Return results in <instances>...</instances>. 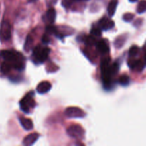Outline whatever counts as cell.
<instances>
[{
  "instance_id": "cell-1",
  "label": "cell",
  "mask_w": 146,
  "mask_h": 146,
  "mask_svg": "<svg viewBox=\"0 0 146 146\" xmlns=\"http://www.w3.org/2000/svg\"><path fill=\"white\" fill-rule=\"evenodd\" d=\"M0 55L5 61H9L12 66V68L17 71H22L25 67L24 56L18 51L13 50H3L0 51Z\"/></svg>"
},
{
  "instance_id": "cell-2",
  "label": "cell",
  "mask_w": 146,
  "mask_h": 146,
  "mask_svg": "<svg viewBox=\"0 0 146 146\" xmlns=\"http://www.w3.org/2000/svg\"><path fill=\"white\" fill-rule=\"evenodd\" d=\"M110 58H106L101 61V78H102L104 86L106 89L108 90L112 88V76L110 73Z\"/></svg>"
},
{
  "instance_id": "cell-3",
  "label": "cell",
  "mask_w": 146,
  "mask_h": 146,
  "mask_svg": "<svg viewBox=\"0 0 146 146\" xmlns=\"http://www.w3.org/2000/svg\"><path fill=\"white\" fill-rule=\"evenodd\" d=\"M33 61L36 64H41L46 61L50 54V48L38 45L33 49Z\"/></svg>"
},
{
  "instance_id": "cell-4",
  "label": "cell",
  "mask_w": 146,
  "mask_h": 146,
  "mask_svg": "<svg viewBox=\"0 0 146 146\" xmlns=\"http://www.w3.org/2000/svg\"><path fill=\"white\" fill-rule=\"evenodd\" d=\"M34 94V91H30L28 94H26L25 96L23 97L22 99L20 101V109L25 113H29L30 109L34 108V106H35L36 103L33 98Z\"/></svg>"
},
{
  "instance_id": "cell-5",
  "label": "cell",
  "mask_w": 146,
  "mask_h": 146,
  "mask_svg": "<svg viewBox=\"0 0 146 146\" xmlns=\"http://www.w3.org/2000/svg\"><path fill=\"white\" fill-rule=\"evenodd\" d=\"M11 36V27L10 23L7 20H3L0 26V40L7 41Z\"/></svg>"
},
{
  "instance_id": "cell-6",
  "label": "cell",
  "mask_w": 146,
  "mask_h": 146,
  "mask_svg": "<svg viewBox=\"0 0 146 146\" xmlns=\"http://www.w3.org/2000/svg\"><path fill=\"white\" fill-rule=\"evenodd\" d=\"M67 133L70 137L76 139H81L84 136V128L79 125H71L67 128Z\"/></svg>"
},
{
  "instance_id": "cell-7",
  "label": "cell",
  "mask_w": 146,
  "mask_h": 146,
  "mask_svg": "<svg viewBox=\"0 0 146 146\" xmlns=\"http://www.w3.org/2000/svg\"><path fill=\"white\" fill-rule=\"evenodd\" d=\"M65 115L70 118H84L86 113L78 107L71 106L65 110Z\"/></svg>"
},
{
  "instance_id": "cell-8",
  "label": "cell",
  "mask_w": 146,
  "mask_h": 146,
  "mask_svg": "<svg viewBox=\"0 0 146 146\" xmlns=\"http://www.w3.org/2000/svg\"><path fill=\"white\" fill-rule=\"evenodd\" d=\"M128 65L131 69L141 72L145 68V61L139 59H134L132 58L128 60Z\"/></svg>"
},
{
  "instance_id": "cell-9",
  "label": "cell",
  "mask_w": 146,
  "mask_h": 146,
  "mask_svg": "<svg viewBox=\"0 0 146 146\" xmlns=\"http://www.w3.org/2000/svg\"><path fill=\"white\" fill-rule=\"evenodd\" d=\"M115 26V23L113 20L107 18V17H103L102 19L98 21V27L104 31H108V30L113 29Z\"/></svg>"
},
{
  "instance_id": "cell-10",
  "label": "cell",
  "mask_w": 146,
  "mask_h": 146,
  "mask_svg": "<svg viewBox=\"0 0 146 146\" xmlns=\"http://www.w3.org/2000/svg\"><path fill=\"white\" fill-rule=\"evenodd\" d=\"M96 46L98 52L102 54H108L110 51V47L108 44V41L105 39H101L99 41H96Z\"/></svg>"
},
{
  "instance_id": "cell-11",
  "label": "cell",
  "mask_w": 146,
  "mask_h": 146,
  "mask_svg": "<svg viewBox=\"0 0 146 146\" xmlns=\"http://www.w3.org/2000/svg\"><path fill=\"white\" fill-rule=\"evenodd\" d=\"M51 86H52L50 82H48V81H42V82H41L37 86L36 91L40 94H46L47 92H48L51 90Z\"/></svg>"
},
{
  "instance_id": "cell-12",
  "label": "cell",
  "mask_w": 146,
  "mask_h": 146,
  "mask_svg": "<svg viewBox=\"0 0 146 146\" xmlns=\"http://www.w3.org/2000/svg\"><path fill=\"white\" fill-rule=\"evenodd\" d=\"M56 17V11L54 8H51L46 11V14L43 17V19L46 22H48V24H51L55 21Z\"/></svg>"
},
{
  "instance_id": "cell-13",
  "label": "cell",
  "mask_w": 146,
  "mask_h": 146,
  "mask_svg": "<svg viewBox=\"0 0 146 146\" xmlns=\"http://www.w3.org/2000/svg\"><path fill=\"white\" fill-rule=\"evenodd\" d=\"M38 138H39V135L36 133H33L29 134L23 140V145L27 146L33 145L38 139Z\"/></svg>"
},
{
  "instance_id": "cell-14",
  "label": "cell",
  "mask_w": 146,
  "mask_h": 146,
  "mask_svg": "<svg viewBox=\"0 0 146 146\" xmlns=\"http://www.w3.org/2000/svg\"><path fill=\"white\" fill-rule=\"evenodd\" d=\"M19 122L21 123V126L26 130V131H31L34 127L33 123L29 118H19Z\"/></svg>"
},
{
  "instance_id": "cell-15",
  "label": "cell",
  "mask_w": 146,
  "mask_h": 146,
  "mask_svg": "<svg viewBox=\"0 0 146 146\" xmlns=\"http://www.w3.org/2000/svg\"><path fill=\"white\" fill-rule=\"evenodd\" d=\"M118 0H111L108 6V14L110 17H113L116 11Z\"/></svg>"
},
{
  "instance_id": "cell-16",
  "label": "cell",
  "mask_w": 146,
  "mask_h": 146,
  "mask_svg": "<svg viewBox=\"0 0 146 146\" xmlns=\"http://www.w3.org/2000/svg\"><path fill=\"white\" fill-rule=\"evenodd\" d=\"M12 68V66L10 64L9 61H4L2 62V64H1V66H0V71H1V73L4 74H7L11 69Z\"/></svg>"
},
{
  "instance_id": "cell-17",
  "label": "cell",
  "mask_w": 146,
  "mask_h": 146,
  "mask_svg": "<svg viewBox=\"0 0 146 146\" xmlns=\"http://www.w3.org/2000/svg\"><path fill=\"white\" fill-rule=\"evenodd\" d=\"M127 39V36H125V35H121L120 36L117 37V38L115 39V43H114V45L116 48H120L124 45L125 41Z\"/></svg>"
},
{
  "instance_id": "cell-18",
  "label": "cell",
  "mask_w": 146,
  "mask_h": 146,
  "mask_svg": "<svg viewBox=\"0 0 146 146\" xmlns=\"http://www.w3.org/2000/svg\"><path fill=\"white\" fill-rule=\"evenodd\" d=\"M84 41L86 45L88 46H92L95 45L96 43V37L91 35V34L89 36H84Z\"/></svg>"
},
{
  "instance_id": "cell-19",
  "label": "cell",
  "mask_w": 146,
  "mask_h": 146,
  "mask_svg": "<svg viewBox=\"0 0 146 146\" xmlns=\"http://www.w3.org/2000/svg\"><path fill=\"white\" fill-rule=\"evenodd\" d=\"M32 45H33L32 37L31 36V35H28L27 36V38H26L25 43H24V51H27V52L29 51L31 49V48H32Z\"/></svg>"
},
{
  "instance_id": "cell-20",
  "label": "cell",
  "mask_w": 146,
  "mask_h": 146,
  "mask_svg": "<svg viewBox=\"0 0 146 146\" xmlns=\"http://www.w3.org/2000/svg\"><path fill=\"white\" fill-rule=\"evenodd\" d=\"M118 82L121 85L124 86H128L130 83V77L126 74H123V75L120 76L119 79H118Z\"/></svg>"
},
{
  "instance_id": "cell-21",
  "label": "cell",
  "mask_w": 146,
  "mask_h": 146,
  "mask_svg": "<svg viewBox=\"0 0 146 146\" xmlns=\"http://www.w3.org/2000/svg\"><path fill=\"white\" fill-rule=\"evenodd\" d=\"M119 68H120L119 64L117 62H115L113 63V64H111V65H110L109 70H110V73H111V76H113L115 75V74L118 72V71H119Z\"/></svg>"
},
{
  "instance_id": "cell-22",
  "label": "cell",
  "mask_w": 146,
  "mask_h": 146,
  "mask_svg": "<svg viewBox=\"0 0 146 146\" xmlns=\"http://www.w3.org/2000/svg\"><path fill=\"white\" fill-rule=\"evenodd\" d=\"M140 52V48L139 47L137 46H133L132 47H131L129 50V56L131 58H135V56L138 55Z\"/></svg>"
},
{
  "instance_id": "cell-23",
  "label": "cell",
  "mask_w": 146,
  "mask_h": 146,
  "mask_svg": "<svg viewBox=\"0 0 146 146\" xmlns=\"http://www.w3.org/2000/svg\"><path fill=\"white\" fill-rule=\"evenodd\" d=\"M146 9V2L145 0H141L138 4L137 7V12L138 14H143L145 11Z\"/></svg>"
},
{
  "instance_id": "cell-24",
  "label": "cell",
  "mask_w": 146,
  "mask_h": 146,
  "mask_svg": "<svg viewBox=\"0 0 146 146\" xmlns=\"http://www.w3.org/2000/svg\"><path fill=\"white\" fill-rule=\"evenodd\" d=\"M46 31L47 34H54V35H56V34L58 33V29L56 26L54 25H48L47 26L46 28Z\"/></svg>"
},
{
  "instance_id": "cell-25",
  "label": "cell",
  "mask_w": 146,
  "mask_h": 146,
  "mask_svg": "<svg viewBox=\"0 0 146 146\" xmlns=\"http://www.w3.org/2000/svg\"><path fill=\"white\" fill-rule=\"evenodd\" d=\"M91 34L95 37H100L102 35V31L99 27H94L91 30Z\"/></svg>"
},
{
  "instance_id": "cell-26",
  "label": "cell",
  "mask_w": 146,
  "mask_h": 146,
  "mask_svg": "<svg viewBox=\"0 0 146 146\" xmlns=\"http://www.w3.org/2000/svg\"><path fill=\"white\" fill-rule=\"evenodd\" d=\"M134 14H132V13H125V14L123 17V19L126 22H129V21H131L134 19Z\"/></svg>"
},
{
  "instance_id": "cell-27",
  "label": "cell",
  "mask_w": 146,
  "mask_h": 146,
  "mask_svg": "<svg viewBox=\"0 0 146 146\" xmlns=\"http://www.w3.org/2000/svg\"><path fill=\"white\" fill-rule=\"evenodd\" d=\"M74 1L73 0H62V2H61V4H62L63 7L66 9L70 8L71 7V5L73 4Z\"/></svg>"
},
{
  "instance_id": "cell-28",
  "label": "cell",
  "mask_w": 146,
  "mask_h": 146,
  "mask_svg": "<svg viewBox=\"0 0 146 146\" xmlns=\"http://www.w3.org/2000/svg\"><path fill=\"white\" fill-rule=\"evenodd\" d=\"M42 42L45 44H48L50 42V38L48 34H45L42 36Z\"/></svg>"
},
{
  "instance_id": "cell-29",
  "label": "cell",
  "mask_w": 146,
  "mask_h": 146,
  "mask_svg": "<svg viewBox=\"0 0 146 146\" xmlns=\"http://www.w3.org/2000/svg\"><path fill=\"white\" fill-rule=\"evenodd\" d=\"M73 1L75 2V1H88V0H73Z\"/></svg>"
},
{
  "instance_id": "cell-30",
  "label": "cell",
  "mask_w": 146,
  "mask_h": 146,
  "mask_svg": "<svg viewBox=\"0 0 146 146\" xmlns=\"http://www.w3.org/2000/svg\"><path fill=\"white\" fill-rule=\"evenodd\" d=\"M130 1H131V2H135V1H138V0H130Z\"/></svg>"
}]
</instances>
